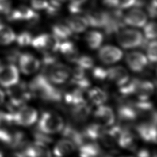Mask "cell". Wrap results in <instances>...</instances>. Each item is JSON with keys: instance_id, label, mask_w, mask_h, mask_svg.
<instances>
[{"instance_id": "obj_1", "label": "cell", "mask_w": 157, "mask_h": 157, "mask_svg": "<svg viewBox=\"0 0 157 157\" xmlns=\"http://www.w3.org/2000/svg\"><path fill=\"white\" fill-rule=\"evenodd\" d=\"M64 126V120L58 113L45 112L39 118L37 129L45 134L50 135L61 132Z\"/></svg>"}, {"instance_id": "obj_2", "label": "cell", "mask_w": 157, "mask_h": 157, "mask_svg": "<svg viewBox=\"0 0 157 157\" xmlns=\"http://www.w3.org/2000/svg\"><path fill=\"white\" fill-rule=\"evenodd\" d=\"M7 94L9 99L10 109L20 107L28 102L32 97L27 85L24 82H17L10 87L7 88Z\"/></svg>"}, {"instance_id": "obj_3", "label": "cell", "mask_w": 157, "mask_h": 157, "mask_svg": "<svg viewBox=\"0 0 157 157\" xmlns=\"http://www.w3.org/2000/svg\"><path fill=\"white\" fill-rule=\"evenodd\" d=\"M117 39L119 45L124 49L136 48L141 46L144 42L142 33L134 29H124L118 31Z\"/></svg>"}, {"instance_id": "obj_4", "label": "cell", "mask_w": 157, "mask_h": 157, "mask_svg": "<svg viewBox=\"0 0 157 157\" xmlns=\"http://www.w3.org/2000/svg\"><path fill=\"white\" fill-rule=\"evenodd\" d=\"M59 44L60 40L53 34L44 33L33 38L31 45L36 49L47 53L58 51Z\"/></svg>"}, {"instance_id": "obj_5", "label": "cell", "mask_w": 157, "mask_h": 157, "mask_svg": "<svg viewBox=\"0 0 157 157\" xmlns=\"http://www.w3.org/2000/svg\"><path fill=\"white\" fill-rule=\"evenodd\" d=\"M14 124L29 126L33 124L37 119V110L31 106L23 105L13 113Z\"/></svg>"}, {"instance_id": "obj_6", "label": "cell", "mask_w": 157, "mask_h": 157, "mask_svg": "<svg viewBox=\"0 0 157 157\" xmlns=\"http://www.w3.org/2000/svg\"><path fill=\"white\" fill-rule=\"evenodd\" d=\"M47 78L52 83L62 84L66 82L71 74V69L67 65L55 63L48 69Z\"/></svg>"}, {"instance_id": "obj_7", "label": "cell", "mask_w": 157, "mask_h": 157, "mask_svg": "<svg viewBox=\"0 0 157 157\" xmlns=\"http://www.w3.org/2000/svg\"><path fill=\"white\" fill-rule=\"evenodd\" d=\"M19 73L16 66L13 64L0 66V85L9 88L18 82Z\"/></svg>"}, {"instance_id": "obj_8", "label": "cell", "mask_w": 157, "mask_h": 157, "mask_svg": "<svg viewBox=\"0 0 157 157\" xmlns=\"http://www.w3.org/2000/svg\"><path fill=\"white\" fill-rule=\"evenodd\" d=\"M93 116L96 123L104 128L113 126L116 118L113 109L104 104L98 106Z\"/></svg>"}, {"instance_id": "obj_9", "label": "cell", "mask_w": 157, "mask_h": 157, "mask_svg": "<svg viewBox=\"0 0 157 157\" xmlns=\"http://www.w3.org/2000/svg\"><path fill=\"white\" fill-rule=\"evenodd\" d=\"M18 64L21 72L25 75H31L37 72L40 67V61L33 55L29 53L20 54Z\"/></svg>"}, {"instance_id": "obj_10", "label": "cell", "mask_w": 157, "mask_h": 157, "mask_svg": "<svg viewBox=\"0 0 157 157\" xmlns=\"http://www.w3.org/2000/svg\"><path fill=\"white\" fill-rule=\"evenodd\" d=\"M122 56V51L119 48L111 45H106L102 47L98 52L99 60L106 64H114L119 61Z\"/></svg>"}, {"instance_id": "obj_11", "label": "cell", "mask_w": 157, "mask_h": 157, "mask_svg": "<svg viewBox=\"0 0 157 157\" xmlns=\"http://www.w3.org/2000/svg\"><path fill=\"white\" fill-rule=\"evenodd\" d=\"M128 67L133 72H140L145 69L148 64L146 56L142 53L133 51L128 53L125 58Z\"/></svg>"}, {"instance_id": "obj_12", "label": "cell", "mask_w": 157, "mask_h": 157, "mask_svg": "<svg viewBox=\"0 0 157 157\" xmlns=\"http://www.w3.org/2000/svg\"><path fill=\"white\" fill-rule=\"evenodd\" d=\"M118 118L120 122L119 126L123 129H128L137 118V113L132 105H122L119 107L117 111Z\"/></svg>"}, {"instance_id": "obj_13", "label": "cell", "mask_w": 157, "mask_h": 157, "mask_svg": "<svg viewBox=\"0 0 157 157\" xmlns=\"http://www.w3.org/2000/svg\"><path fill=\"white\" fill-rule=\"evenodd\" d=\"M7 18L10 21H35L39 16L34 9L26 6H20L17 8L11 10L7 14Z\"/></svg>"}, {"instance_id": "obj_14", "label": "cell", "mask_w": 157, "mask_h": 157, "mask_svg": "<svg viewBox=\"0 0 157 157\" xmlns=\"http://www.w3.org/2000/svg\"><path fill=\"white\" fill-rule=\"evenodd\" d=\"M107 80L118 86L127 83L130 79L129 74L126 68L121 66H115L107 69Z\"/></svg>"}, {"instance_id": "obj_15", "label": "cell", "mask_w": 157, "mask_h": 157, "mask_svg": "<svg viewBox=\"0 0 157 157\" xmlns=\"http://www.w3.org/2000/svg\"><path fill=\"white\" fill-rule=\"evenodd\" d=\"M137 136L144 141L150 143L156 142V122L145 121L139 124L136 127Z\"/></svg>"}, {"instance_id": "obj_16", "label": "cell", "mask_w": 157, "mask_h": 157, "mask_svg": "<svg viewBox=\"0 0 157 157\" xmlns=\"http://www.w3.org/2000/svg\"><path fill=\"white\" fill-rule=\"evenodd\" d=\"M147 16L146 13L139 8H134L130 10L124 16V22L133 27L142 28L147 23Z\"/></svg>"}, {"instance_id": "obj_17", "label": "cell", "mask_w": 157, "mask_h": 157, "mask_svg": "<svg viewBox=\"0 0 157 157\" xmlns=\"http://www.w3.org/2000/svg\"><path fill=\"white\" fill-rule=\"evenodd\" d=\"M85 18L91 27L104 28L108 21V12L100 9H92L87 12Z\"/></svg>"}, {"instance_id": "obj_18", "label": "cell", "mask_w": 157, "mask_h": 157, "mask_svg": "<svg viewBox=\"0 0 157 157\" xmlns=\"http://www.w3.org/2000/svg\"><path fill=\"white\" fill-rule=\"evenodd\" d=\"M23 153L26 157H52V152L47 144L36 140L27 145Z\"/></svg>"}, {"instance_id": "obj_19", "label": "cell", "mask_w": 157, "mask_h": 157, "mask_svg": "<svg viewBox=\"0 0 157 157\" xmlns=\"http://www.w3.org/2000/svg\"><path fill=\"white\" fill-rule=\"evenodd\" d=\"M75 147L71 140L66 138L61 139L55 145L52 152V157H67L74 152Z\"/></svg>"}, {"instance_id": "obj_20", "label": "cell", "mask_w": 157, "mask_h": 157, "mask_svg": "<svg viewBox=\"0 0 157 157\" xmlns=\"http://www.w3.org/2000/svg\"><path fill=\"white\" fill-rule=\"evenodd\" d=\"M137 137L128 129H122L118 137L117 143L124 149L134 150L137 146Z\"/></svg>"}, {"instance_id": "obj_21", "label": "cell", "mask_w": 157, "mask_h": 157, "mask_svg": "<svg viewBox=\"0 0 157 157\" xmlns=\"http://www.w3.org/2000/svg\"><path fill=\"white\" fill-rule=\"evenodd\" d=\"M58 51L69 62L75 63L79 56L78 50L71 41L65 40L59 44Z\"/></svg>"}, {"instance_id": "obj_22", "label": "cell", "mask_w": 157, "mask_h": 157, "mask_svg": "<svg viewBox=\"0 0 157 157\" xmlns=\"http://www.w3.org/2000/svg\"><path fill=\"white\" fill-rule=\"evenodd\" d=\"M154 85L152 82L148 80H138L134 94L139 101H146L153 94Z\"/></svg>"}, {"instance_id": "obj_23", "label": "cell", "mask_w": 157, "mask_h": 157, "mask_svg": "<svg viewBox=\"0 0 157 157\" xmlns=\"http://www.w3.org/2000/svg\"><path fill=\"white\" fill-rule=\"evenodd\" d=\"M91 112L90 106L85 101L72 105L71 115L74 120L83 121L87 119Z\"/></svg>"}, {"instance_id": "obj_24", "label": "cell", "mask_w": 157, "mask_h": 157, "mask_svg": "<svg viewBox=\"0 0 157 157\" xmlns=\"http://www.w3.org/2000/svg\"><path fill=\"white\" fill-rule=\"evenodd\" d=\"M101 153L100 147L95 141H87L78 146L80 157H97Z\"/></svg>"}, {"instance_id": "obj_25", "label": "cell", "mask_w": 157, "mask_h": 157, "mask_svg": "<svg viewBox=\"0 0 157 157\" xmlns=\"http://www.w3.org/2000/svg\"><path fill=\"white\" fill-rule=\"evenodd\" d=\"M87 95L88 100L97 107L104 104L108 99V94L106 91L97 86L90 88Z\"/></svg>"}, {"instance_id": "obj_26", "label": "cell", "mask_w": 157, "mask_h": 157, "mask_svg": "<svg viewBox=\"0 0 157 157\" xmlns=\"http://www.w3.org/2000/svg\"><path fill=\"white\" fill-rule=\"evenodd\" d=\"M66 23L72 33H75L85 31L88 26L86 18L78 15H74L68 17L66 20Z\"/></svg>"}, {"instance_id": "obj_27", "label": "cell", "mask_w": 157, "mask_h": 157, "mask_svg": "<svg viewBox=\"0 0 157 157\" xmlns=\"http://www.w3.org/2000/svg\"><path fill=\"white\" fill-rule=\"evenodd\" d=\"M104 40L103 35L98 31H88L85 36V40L88 47L92 50H96L100 47Z\"/></svg>"}, {"instance_id": "obj_28", "label": "cell", "mask_w": 157, "mask_h": 157, "mask_svg": "<svg viewBox=\"0 0 157 157\" xmlns=\"http://www.w3.org/2000/svg\"><path fill=\"white\" fill-rule=\"evenodd\" d=\"M16 38L12 29L3 23H0V44L7 45L13 42Z\"/></svg>"}, {"instance_id": "obj_29", "label": "cell", "mask_w": 157, "mask_h": 157, "mask_svg": "<svg viewBox=\"0 0 157 157\" xmlns=\"http://www.w3.org/2000/svg\"><path fill=\"white\" fill-rule=\"evenodd\" d=\"M52 31L53 34L59 40H67L72 35V31L66 24L56 23L52 26Z\"/></svg>"}, {"instance_id": "obj_30", "label": "cell", "mask_w": 157, "mask_h": 157, "mask_svg": "<svg viewBox=\"0 0 157 157\" xmlns=\"http://www.w3.org/2000/svg\"><path fill=\"white\" fill-rule=\"evenodd\" d=\"M75 63L77 66L84 69L85 71L92 69L94 67L93 59L91 56L86 55H79Z\"/></svg>"}, {"instance_id": "obj_31", "label": "cell", "mask_w": 157, "mask_h": 157, "mask_svg": "<svg viewBox=\"0 0 157 157\" xmlns=\"http://www.w3.org/2000/svg\"><path fill=\"white\" fill-rule=\"evenodd\" d=\"M156 48L157 44L155 39L146 45V57L151 63H155L156 61Z\"/></svg>"}, {"instance_id": "obj_32", "label": "cell", "mask_w": 157, "mask_h": 157, "mask_svg": "<svg viewBox=\"0 0 157 157\" xmlns=\"http://www.w3.org/2000/svg\"><path fill=\"white\" fill-rule=\"evenodd\" d=\"M144 33L148 40H155L156 37V24L155 21H150L144 25Z\"/></svg>"}, {"instance_id": "obj_33", "label": "cell", "mask_w": 157, "mask_h": 157, "mask_svg": "<svg viewBox=\"0 0 157 157\" xmlns=\"http://www.w3.org/2000/svg\"><path fill=\"white\" fill-rule=\"evenodd\" d=\"M32 36L28 31H23L16 36V40L17 44L20 47H26L31 44L32 40Z\"/></svg>"}, {"instance_id": "obj_34", "label": "cell", "mask_w": 157, "mask_h": 157, "mask_svg": "<svg viewBox=\"0 0 157 157\" xmlns=\"http://www.w3.org/2000/svg\"><path fill=\"white\" fill-rule=\"evenodd\" d=\"M61 6V1L59 0H48V5L45 9L48 14L54 15L59 12Z\"/></svg>"}, {"instance_id": "obj_35", "label": "cell", "mask_w": 157, "mask_h": 157, "mask_svg": "<svg viewBox=\"0 0 157 157\" xmlns=\"http://www.w3.org/2000/svg\"><path fill=\"white\" fill-rule=\"evenodd\" d=\"M93 77L97 80L104 81L107 79V69L101 67H93L92 68Z\"/></svg>"}, {"instance_id": "obj_36", "label": "cell", "mask_w": 157, "mask_h": 157, "mask_svg": "<svg viewBox=\"0 0 157 157\" xmlns=\"http://www.w3.org/2000/svg\"><path fill=\"white\" fill-rule=\"evenodd\" d=\"M12 133L4 128L0 127V144L10 146L12 143Z\"/></svg>"}, {"instance_id": "obj_37", "label": "cell", "mask_w": 157, "mask_h": 157, "mask_svg": "<svg viewBox=\"0 0 157 157\" xmlns=\"http://www.w3.org/2000/svg\"><path fill=\"white\" fill-rule=\"evenodd\" d=\"M30 2L34 10H44L48 5V0H30Z\"/></svg>"}, {"instance_id": "obj_38", "label": "cell", "mask_w": 157, "mask_h": 157, "mask_svg": "<svg viewBox=\"0 0 157 157\" xmlns=\"http://www.w3.org/2000/svg\"><path fill=\"white\" fill-rule=\"evenodd\" d=\"M116 7L118 9H127L134 5L136 0H115Z\"/></svg>"}, {"instance_id": "obj_39", "label": "cell", "mask_w": 157, "mask_h": 157, "mask_svg": "<svg viewBox=\"0 0 157 157\" xmlns=\"http://www.w3.org/2000/svg\"><path fill=\"white\" fill-rule=\"evenodd\" d=\"M11 0H0V12L7 14L11 10Z\"/></svg>"}, {"instance_id": "obj_40", "label": "cell", "mask_w": 157, "mask_h": 157, "mask_svg": "<svg viewBox=\"0 0 157 157\" xmlns=\"http://www.w3.org/2000/svg\"><path fill=\"white\" fill-rule=\"evenodd\" d=\"M156 0H151L148 6L147 12L149 16L152 18H155L156 17Z\"/></svg>"}, {"instance_id": "obj_41", "label": "cell", "mask_w": 157, "mask_h": 157, "mask_svg": "<svg viewBox=\"0 0 157 157\" xmlns=\"http://www.w3.org/2000/svg\"><path fill=\"white\" fill-rule=\"evenodd\" d=\"M5 99V94L4 91L0 89V105L3 104Z\"/></svg>"}, {"instance_id": "obj_42", "label": "cell", "mask_w": 157, "mask_h": 157, "mask_svg": "<svg viewBox=\"0 0 157 157\" xmlns=\"http://www.w3.org/2000/svg\"><path fill=\"white\" fill-rule=\"evenodd\" d=\"M0 157H3V155H2L1 152H0Z\"/></svg>"}, {"instance_id": "obj_43", "label": "cell", "mask_w": 157, "mask_h": 157, "mask_svg": "<svg viewBox=\"0 0 157 157\" xmlns=\"http://www.w3.org/2000/svg\"><path fill=\"white\" fill-rule=\"evenodd\" d=\"M123 157H131V156H123Z\"/></svg>"}, {"instance_id": "obj_44", "label": "cell", "mask_w": 157, "mask_h": 157, "mask_svg": "<svg viewBox=\"0 0 157 157\" xmlns=\"http://www.w3.org/2000/svg\"><path fill=\"white\" fill-rule=\"evenodd\" d=\"M0 23H1V22H0Z\"/></svg>"}]
</instances>
